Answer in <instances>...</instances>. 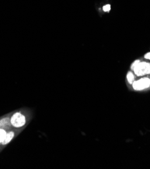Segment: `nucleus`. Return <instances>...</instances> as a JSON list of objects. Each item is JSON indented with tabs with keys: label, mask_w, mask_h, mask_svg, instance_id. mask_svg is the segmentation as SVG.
Listing matches in <instances>:
<instances>
[{
	"label": "nucleus",
	"mask_w": 150,
	"mask_h": 169,
	"mask_svg": "<svg viewBox=\"0 0 150 169\" xmlns=\"http://www.w3.org/2000/svg\"><path fill=\"white\" fill-rule=\"evenodd\" d=\"M131 69L133 70L137 76H141L150 73V63L147 62H140L139 61H135L132 64Z\"/></svg>",
	"instance_id": "f257e3e1"
},
{
	"label": "nucleus",
	"mask_w": 150,
	"mask_h": 169,
	"mask_svg": "<svg viewBox=\"0 0 150 169\" xmlns=\"http://www.w3.org/2000/svg\"><path fill=\"white\" fill-rule=\"evenodd\" d=\"M10 122L13 127L16 128H20L23 127L26 124L27 120L24 115L21 112H15L10 118Z\"/></svg>",
	"instance_id": "f03ea898"
},
{
	"label": "nucleus",
	"mask_w": 150,
	"mask_h": 169,
	"mask_svg": "<svg viewBox=\"0 0 150 169\" xmlns=\"http://www.w3.org/2000/svg\"><path fill=\"white\" fill-rule=\"evenodd\" d=\"M132 87L136 90H142L147 88L150 86V79L148 77H143L137 81L134 82Z\"/></svg>",
	"instance_id": "7ed1b4c3"
},
{
	"label": "nucleus",
	"mask_w": 150,
	"mask_h": 169,
	"mask_svg": "<svg viewBox=\"0 0 150 169\" xmlns=\"http://www.w3.org/2000/svg\"><path fill=\"white\" fill-rule=\"evenodd\" d=\"M10 122V119L9 118H3L0 120V128L3 129H7L10 127L11 125Z\"/></svg>",
	"instance_id": "20e7f679"
},
{
	"label": "nucleus",
	"mask_w": 150,
	"mask_h": 169,
	"mask_svg": "<svg viewBox=\"0 0 150 169\" xmlns=\"http://www.w3.org/2000/svg\"><path fill=\"white\" fill-rule=\"evenodd\" d=\"M14 133L13 132H10L7 133L5 140H4L3 142L2 143V144L6 145L8 144H9L13 138H14Z\"/></svg>",
	"instance_id": "39448f33"
},
{
	"label": "nucleus",
	"mask_w": 150,
	"mask_h": 169,
	"mask_svg": "<svg viewBox=\"0 0 150 169\" xmlns=\"http://www.w3.org/2000/svg\"><path fill=\"white\" fill-rule=\"evenodd\" d=\"M6 134H7V132L6 131V129L0 128V144H2V143L3 142V140H5Z\"/></svg>",
	"instance_id": "423d86ee"
},
{
	"label": "nucleus",
	"mask_w": 150,
	"mask_h": 169,
	"mask_svg": "<svg viewBox=\"0 0 150 169\" xmlns=\"http://www.w3.org/2000/svg\"><path fill=\"white\" fill-rule=\"evenodd\" d=\"M127 77V80L128 82V83H129V84H132V83H133L135 77H134V75L132 74V72H128Z\"/></svg>",
	"instance_id": "0eeeda50"
},
{
	"label": "nucleus",
	"mask_w": 150,
	"mask_h": 169,
	"mask_svg": "<svg viewBox=\"0 0 150 169\" xmlns=\"http://www.w3.org/2000/svg\"><path fill=\"white\" fill-rule=\"evenodd\" d=\"M110 5H106L103 7V10H104V12H109L110 10Z\"/></svg>",
	"instance_id": "6e6552de"
},
{
	"label": "nucleus",
	"mask_w": 150,
	"mask_h": 169,
	"mask_svg": "<svg viewBox=\"0 0 150 169\" xmlns=\"http://www.w3.org/2000/svg\"><path fill=\"white\" fill-rule=\"evenodd\" d=\"M145 58L150 60V53H147V54L145 55Z\"/></svg>",
	"instance_id": "1a4fd4ad"
}]
</instances>
